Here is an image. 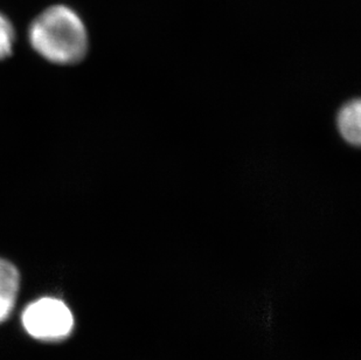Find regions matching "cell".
Segmentation results:
<instances>
[{
  "label": "cell",
  "instance_id": "obj_1",
  "mask_svg": "<svg viewBox=\"0 0 361 360\" xmlns=\"http://www.w3.org/2000/svg\"><path fill=\"white\" fill-rule=\"evenodd\" d=\"M28 41L41 58L59 66L79 64L89 49L85 23L75 10L62 4L48 7L32 21Z\"/></svg>",
  "mask_w": 361,
  "mask_h": 360
},
{
  "label": "cell",
  "instance_id": "obj_2",
  "mask_svg": "<svg viewBox=\"0 0 361 360\" xmlns=\"http://www.w3.org/2000/svg\"><path fill=\"white\" fill-rule=\"evenodd\" d=\"M26 332L42 342H60L74 329L72 310L61 299L42 297L28 304L21 315Z\"/></svg>",
  "mask_w": 361,
  "mask_h": 360
},
{
  "label": "cell",
  "instance_id": "obj_3",
  "mask_svg": "<svg viewBox=\"0 0 361 360\" xmlns=\"http://www.w3.org/2000/svg\"><path fill=\"white\" fill-rule=\"evenodd\" d=\"M20 286V274L12 262L0 258V323L13 311Z\"/></svg>",
  "mask_w": 361,
  "mask_h": 360
},
{
  "label": "cell",
  "instance_id": "obj_4",
  "mask_svg": "<svg viewBox=\"0 0 361 360\" xmlns=\"http://www.w3.org/2000/svg\"><path fill=\"white\" fill-rule=\"evenodd\" d=\"M360 101L355 100L341 108L338 115V129L348 143L359 145L361 140Z\"/></svg>",
  "mask_w": 361,
  "mask_h": 360
},
{
  "label": "cell",
  "instance_id": "obj_5",
  "mask_svg": "<svg viewBox=\"0 0 361 360\" xmlns=\"http://www.w3.org/2000/svg\"><path fill=\"white\" fill-rule=\"evenodd\" d=\"M16 30L10 19L0 12V61L13 53Z\"/></svg>",
  "mask_w": 361,
  "mask_h": 360
}]
</instances>
